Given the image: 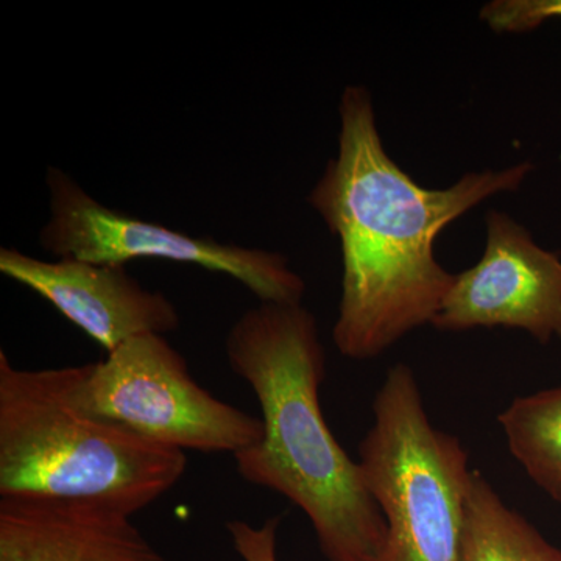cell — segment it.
<instances>
[{"instance_id": "obj_7", "label": "cell", "mask_w": 561, "mask_h": 561, "mask_svg": "<svg viewBox=\"0 0 561 561\" xmlns=\"http://www.w3.org/2000/svg\"><path fill=\"white\" fill-rule=\"evenodd\" d=\"M432 327L446 332L515 328L561 342V260L500 210L486 214L481 260L454 279Z\"/></svg>"}, {"instance_id": "obj_9", "label": "cell", "mask_w": 561, "mask_h": 561, "mask_svg": "<svg viewBox=\"0 0 561 561\" xmlns=\"http://www.w3.org/2000/svg\"><path fill=\"white\" fill-rule=\"evenodd\" d=\"M0 561H168L133 515L90 502L0 497Z\"/></svg>"}, {"instance_id": "obj_6", "label": "cell", "mask_w": 561, "mask_h": 561, "mask_svg": "<svg viewBox=\"0 0 561 561\" xmlns=\"http://www.w3.org/2000/svg\"><path fill=\"white\" fill-rule=\"evenodd\" d=\"M49 219L39 231L41 249L55 260L125 265L136 260H165L224 273L261 302L295 305L305 279L276 251L249 249L213 238H195L164 225L128 216L103 205L60 168L46 172Z\"/></svg>"}, {"instance_id": "obj_11", "label": "cell", "mask_w": 561, "mask_h": 561, "mask_svg": "<svg viewBox=\"0 0 561 561\" xmlns=\"http://www.w3.org/2000/svg\"><path fill=\"white\" fill-rule=\"evenodd\" d=\"M497 421L512 456L561 504V386L515 398Z\"/></svg>"}, {"instance_id": "obj_5", "label": "cell", "mask_w": 561, "mask_h": 561, "mask_svg": "<svg viewBox=\"0 0 561 561\" xmlns=\"http://www.w3.org/2000/svg\"><path fill=\"white\" fill-rule=\"evenodd\" d=\"M84 408L151 442L206 454L245 451L264 437L261 419L219 400L192 378L165 335H140L91 364Z\"/></svg>"}, {"instance_id": "obj_4", "label": "cell", "mask_w": 561, "mask_h": 561, "mask_svg": "<svg viewBox=\"0 0 561 561\" xmlns=\"http://www.w3.org/2000/svg\"><path fill=\"white\" fill-rule=\"evenodd\" d=\"M373 415L357 461L386 519L376 561H461L472 476L468 453L456 435L431 423L408 365L387 373Z\"/></svg>"}, {"instance_id": "obj_10", "label": "cell", "mask_w": 561, "mask_h": 561, "mask_svg": "<svg viewBox=\"0 0 561 561\" xmlns=\"http://www.w3.org/2000/svg\"><path fill=\"white\" fill-rule=\"evenodd\" d=\"M461 561H561V549L512 511L481 471L472 470Z\"/></svg>"}, {"instance_id": "obj_3", "label": "cell", "mask_w": 561, "mask_h": 561, "mask_svg": "<svg viewBox=\"0 0 561 561\" xmlns=\"http://www.w3.org/2000/svg\"><path fill=\"white\" fill-rule=\"evenodd\" d=\"M90 367L25 370L0 351V497L90 502L135 515L181 481L186 453L81 404Z\"/></svg>"}, {"instance_id": "obj_1", "label": "cell", "mask_w": 561, "mask_h": 561, "mask_svg": "<svg viewBox=\"0 0 561 561\" xmlns=\"http://www.w3.org/2000/svg\"><path fill=\"white\" fill-rule=\"evenodd\" d=\"M339 114L337 154L308 202L341 242L335 348L346 359L370 360L440 311L456 275L435 260L438 234L486 198L518 190L531 164L471 172L448 190H427L387 153L370 92L346 87Z\"/></svg>"}, {"instance_id": "obj_8", "label": "cell", "mask_w": 561, "mask_h": 561, "mask_svg": "<svg viewBox=\"0 0 561 561\" xmlns=\"http://www.w3.org/2000/svg\"><path fill=\"white\" fill-rule=\"evenodd\" d=\"M0 273L49 301L106 354L140 335L171 334L181 324L171 298L144 287L125 265L38 260L2 247Z\"/></svg>"}, {"instance_id": "obj_2", "label": "cell", "mask_w": 561, "mask_h": 561, "mask_svg": "<svg viewBox=\"0 0 561 561\" xmlns=\"http://www.w3.org/2000/svg\"><path fill=\"white\" fill-rule=\"evenodd\" d=\"M225 353L264 423L262 440L234 456L243 481L301 508L328 561H376L386 519L321 411L327 353L313 313L301 302H260L234 321Z\"/></svg>"}, {"instance_id": "obj_13", "label": "cell", "mask_w": 561, "mask_h": 561, "mask_svg": "<svg viewBox=\"0 0 561 561\" xmlns=\"http://www.w3.org/2000/svg\"><path fill=\"white\" fill-rule=\"evenodd\" d=\"M283 516L265 519L260 527L251 526L241 519L227 523L232 548L242 561H278L276 557V537Z\"/></svg>"}, {"instance_id": "obj_12", "label": "cell", "mask_w": 561, "mask_h": 561, "mask_svg": "<svg viewBox=\"0 0 561 561\" xmlns=\"http://www.w3.org/2000/svg\"><path fill=\"white\" fill-rule=\"evenodd\" d=\"M481 20L496 33L531 32L561 20V0H493L482 7Z\"/></svg>"}]
</instances>
